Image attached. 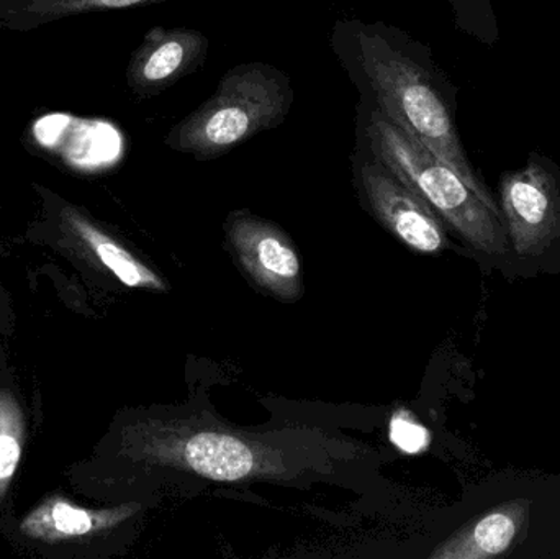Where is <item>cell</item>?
Segmentation results:
<instances>
[{
	"label": "cell",
	"mask_w": 560,
	"mask_h": 559,
	"mask_svg": "<svg viewBox=\"0 0 560 559\" xmlns=\"http://www.w3.org/2000/svg\"><path fill=\"white\" fill-rule=\"evenodd\" d=\"M141 452L154 465L219 482L292 478L293 463L279 446L229 427L194 420H156Z\"/></svg>",
	"instance_id": "cell-4"
},
{
	"label": "cell",
	"mask_w": 560,
	"mask_h": 559,
	"mask_svg": "<svg viewBox=\"0 0 560 559\" xmlns=\"http://www.w3.org/2000/svg\"><path fill=\"white\" fill-rule=\"evenodd\" d=\"M12 403L0 397V492L15 475L22 455L19 412Z\"/></svg>",
	"instance_id": "cell-14"
},
{
	"label": "cell",
	"mask_w": 560,
	"mask_h": 559,
	"mask_svg": "<svg viewBox=\"0 0 560 559\" xmlns=\"http://www.w3.org/2000/svg\"><path fill=\"white\" fill-rule=\"evenodd\" d=\"M351 167L362 206L395 238L424 255L450 246L446 223L388 164L359 141L352 150Z\"/></svg>",
	"instance_id": "cell-5"
},
{
	"label": "cell",
	"mask_w": 560,
	"mask_h": 559,
	"mask_svg": "<svg viewBox=\"0 0 560 559\" xmlns=\"http://www.w3.org/2000/svg\"><path fill=\"white\" fill-rule=\"evenodd\" d=\"M210 39L187 26H154L131 55L127 81L138 97H154L206 65Z\"/></svg>",
	"instance_id": "cell-8"
},
{
	"label": "cell",
	"mask_w": 560,
	"mask_h": 559,
	"mask_svg": "<svg viewBox=\"0 0 560 559\" xmlns=\"http://www.w3.org/2000/svg\"><path fill=\"white\" fill-rule=\"evenodd\" d=\"M225 236L230 252L253 284L279 301H299L303 294L302 265L280 226L249 210H233L225 220Z\"/></svg>",
	"instance_id": "cell-7"
},
{
	"label": "cell",
	"mask_w": 560,
	"mask_h": 559,
	"mask_svg": "<svg viewBox=\"0 0 560 559\" xmlns=\"http://www.w3.org/2000/svg\"><path fill=\"white\" fill-rule=\"evenodd\" d=\"M329 45L359 95L375 102L474 189L495 199L460 138L456 85L427 45L398 26L359 19L338 20Z\"/></svg>",
	"instance_id": "cell-1"
},
{
	"label": "cell",
	"mask_w": 560,
	"mask_h": 559,
	"mask_svg": "<svg viewBox=\"0 0 560 559\" xmlns=\"http://www.w3.org/2000/svg\"><path fill=\"white\" fill-rule=\"evenodd\" d=\"M68 220L82 242L97 256L98 261L127 288L167 291V282L150 266L128 252L124 245L75 212H68Z\"/></svg>",
	"instance_id": "cell-10"
},
{
	"label": "cell",
	"mask_w": 560,
	"mask_h": 559,
	"mask_svg": "<svg viewBox=\"0 0 560 559\" xmlns=\"http://www.w3.org/2000/svg\"><path fill=\"white\" fill-rule=\"evenodd\" d=\"M500 216L510 248L536 258L560 240V166L532 151L525 166L506 171L499 184Z\"/></svg>",
	"instance_id": "cell-6"
},
{
	"label": "cell",
	"mask_w": 560,
	"mask_h": 559,
	"mask_svg": "<svg viewBox=\"0 0 560 559\" xmlns=\"http://www.w3.org/2000/svg\"><path fill=\"white\" fill-rule=\"evenodd\" d=\"M529 501L500 504L464 525L434 548L433 559H490L509 554L528 528Z\"/></svg>",
	"instance_id": "cell-9"
},
{
	"label": "cell",
	"mask_w": 560,
	"mask_h": 559,
	"mask_svg": "<svg viewBox=\"0 0 560 559\" xmlns=\"http://www.w3.org/2000/svg\"><path fill=\"white\" fill-rule=\"evenodd\" d=\"M293 101L292 79L278 66H233L206 102L170 128L164 144L196 161L217 160L282 125Z\"/></svg>",
	"instance_id": "cell-3"
},
{
	"label": "cell",
	"mask_w": 560,
	"mask_h": 559,
	"mask_svg": "<svg viewBox=\"0 0 560 559\" xmlns=\"http://www.w3.org/2000/svg\"><path fill=\"white\" fill-rule=\"evenodd\" d=\"M390 440L401 452L418 455L430 445V433L411 414L398 410L390 420Z\"/></svg>",
	"instance_id": "cell-15"
},
{
	"label": "cell",
	"mask_w": 560,
	"mask_h": 559,
	"mask_svg": "<svg viewBox=\"0 0 560 559\" xmlns=\"http://www.w3.org/2000/svg\"><path fill=\"white\" fill-rule=\"evenodd\" d=\"M163 2L173 0H0V23L13 30H30L59 16Z\"/></svg>",
	"instance_id": "cell-12"
},
{
	"label": "cell",
	"mask_w": 560,
	"mask_h": 559,
	"mask_svg": "<svg viewBox=\"0 0 560 559\" xmlns=\"http://www.w3.org/2000/svg\"><path fill=\"white\" fill-rule=\"evenodd\" d=\"M457 26L479 42L493 45L499 39V23L490 0H450Z\"/></svg>",
	"instance_id": "cell-13"
},
{
	"label": "cell",
	"mask_w": 560,
	"mask_h": 559,
	"mask_svg": "<svg viewBox=\"0 0 560 559\" xmlns=\"http://www.w3.org/2000/svg\"><path fill=\"white\" fill-rule=\"evenodd\" d=\"M355 141L388 164L467 245L489 256L509 252L497 200L474 189L364 95L355 105Z\"/></svg>",
	"instance_id": "cell-2"
},
{
	"label": "cell",
	"mask_w": 560,
	"mask_h": 559,
	"mask_svg": "<svg viewBox=\"0 0 560 559\" xmlns=\"http://www.w3.org/2000/svg\"><path fill=\"white\" fill-rule=\"evenodd\" d=\"M135 511V505H124L117 511L92 512L66 502H55L30 515L23 524V532L42 538L82 537L91 532L114 527Z\"/></svg>",
	"instance_id": "cell-11"
}]
</instances>
